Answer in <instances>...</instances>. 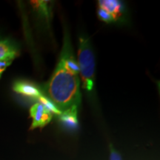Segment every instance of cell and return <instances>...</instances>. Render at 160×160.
<instances>
[{
    "label": "cell",
    "mask_w": 160,
    "mask_h": 160,
    "mask_svg": "<svg viewBox=\"0 0 160 160\" xmlns=\"http://www.w3.org/2000/svg\"><path fill=\"white\" fill-rule=\"evenodd\" d=\"M20 53L19 45L14 40L11 39H0V61L12 60Z\"/></svg>",
    "instance_id": "52a82bcc"
},
{
    "label": "cell",
    "mask_w": 160,
    "mask_h": 160,
    "mask_svg": "<svg viewBox=\"0 0 160 160\" xmlns=\"http://www.w3.org/2000/svg\"><path fill=\"white\" fill-rule=\"evenodd\" d=\"M13 90L16 93L33 99L38 100L44 95L40 87L28 80L19 79L15 81L13 85Z\"/></svg>",
    "instance_id": "5b68a950"
},
{
    "label": "cell",
    "mask_w": 160,
    "mask_h": 160,
    "mask_svg": "<svg viewBox=\"0 0 160 160\" xmlns=\"http://www.w3.org/2000/svg\"><path fill=\"white\" fill-rule=\"evenodd\" d=\"M30 116L32 119L31 130L42 128L51 122L53 114L42 104L36 102L30 109Z\"/></svg>",
    "instance_id": "277c9868"
},
{
    "label": "cell",
    "mask_w": 160,
    "mask_h": 160,
    "mask_svg": "<svg viewBox=\"0 0 160 160\" xmlns=\"http://www.w3.org/2000/svg\"><path fill=\"white\" fill-rule=\"evenodd\" d=\"M13 61L12 60H4V61H0V79L3 73L7 69L8 67H9L11 65Z\"/></svg>",
    "instance_id": "30bf717a"
},
{
    "label": "cell",
    "mask_w": 160,
    "mask_h": 160,
    "mask_svg": "<svg viewBox=\"0 0 160 160\" xmlns=\"http://www.w3.org/2000/svg\"><path fill=\"white\" fill-rule=\"evenodd\" d=\"M97 16L101 21L107 24L123 25L128 22L127 7L119 0L98 1Z\"/></svg>",
    "instance_id": "3957f363"
},
{
    "label": "cell",
    "mask_w": 160,
    "mask_h": 160,
    "mask_svg": "<svg viewBox=\"0 0 160 160\" xmlns=\"http://www.w3.org/2000/svg\"><path fill=\"white\" fill-rule=\"evenodd\" d=\"M78 106H72L69 108L62 111L61 114L58 116L59 122L64 128L68 131H74L79 127L77 119Z\"/></svg>",
    "instance_id": "ba28073f"
},
{
    "label": "cell",
    "mask_w": 160,
    "mask_h": 160,
    "mask_svg": "<svg viewBox=\"0 0 160 160\" xmlns=\"http://www.w3.org/2000/svg\"><path fill=\"white\" fill-rule=\"evenodd\" d=\"M109 149H110V158L109 160H122L121 155L119 153V151L113 147V145L111 143L109 144Z\"/></svg>",
    "instance_id": "9c48e42d"
},
{
    "label": "cell",
    "mask_w": 160,
    "mask_h": 160,
    "mask_svg": "<svg viewBox=\"0 0 160 160\" xmlns=\"http://www.w3.org/2000/svg\"><path fill=\"white\" fill-rule=\"evenodd\" d=\"M30 4H31L32 9L35 12L38 19L42 22L43 25L47 26V28H50L52 17L51 2L37 0V1H31Z\"/></svg>",
    "instance_id": "8992f818"
},
{
    "label": "cell",
    "mask_w": 160,
    "mask_h": 160,
    "mask_svg": "<svg viewBox=\"0 0 160 160\" xmlns=\"http://www.w3.org/2000/svg\"><path fill=\"white\" fill-rule=\"evenodd\" d=\"M40 88L61 112L81 103L79 68L66 26L57 68L49 81Z\"/></svg>",
    "instance_id": "6da1fadb"
},
{
    "label": "cell",
    "mask_w": 160,
    "mask_h": 160,
    "mask_svg": "<svg viewBox=\"0 0 160 160\" xmlns=\"http://www.w3.org/2000/svg\"><path fill=\"white\" fill-rule=\"evenodd\" d=\"M77 63L82 87L89 95L95 93V56L90 38L82 33L79 37Z\"/></svg>",
    "instance_id": "7a4b0ae2"
}]
</instances>
